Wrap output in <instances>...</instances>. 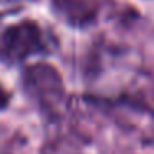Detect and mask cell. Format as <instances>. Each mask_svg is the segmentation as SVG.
<instances>
[{"instance_id": "2", "label": "cell", "mask_w": 154, "mask_h": 154, "mask_svg": "<svg viewBox=\"0 0 154 154\" xmlns=\"http://www.w3.org/2000/svg\"><path fill=\"white\" fill-rule=\"evenodd\" d=\"M57 7L71 22L78 23H86L94 17V7L88 0H57Z\"/></svg>"}, {"instance_id": "1", "label": "cell", "mask_w": 154, "mask_h": 154, "mask_svg": "<svg viewBox=\"0 0 154 154\" xmlns=\"http://www.w3.org/2000/svg\"><path fill=\"white\" fill-rule=\"evenodd\" d=\"M47 50L45 35L33 20L0 22V60L15 63Z\"/></svg>"}, {"instance_id": "3", "label": "cell", "mask_w": 154, "mask_h": 154, "mask_svg": "<svg viewBox=\"0 0 154 154\" xmlns=\"http://www.w3.org/2000/svg\"><path fill=\"white\" fill-rule=\"evenodd\" d=\"M5 104H7V94H5V91L0 88V108H4Z\"/></svg>"}]
</instances>
